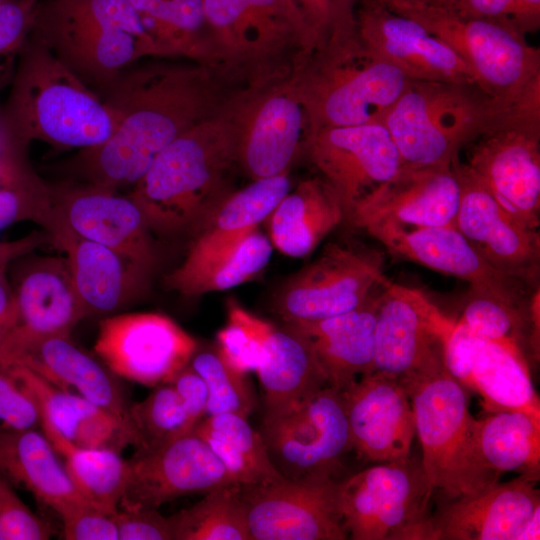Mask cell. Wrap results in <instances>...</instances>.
<instances>
[{"label":"cell","mask_w":540,"mask_h":540,"mask_svg":"<svg viewBox=\"0 0 540 540\" xmlns=\"http://www.w3.org/2000/svg\"><path fill=\"white\" fill-rule=\"evenodd\" d=\"M131 66L100 94L117 117L114 133L62 165L72 179L117 190L133 187L160 152L184 133L182 81Z\"/></svg>","instance_id":"1"},{"label":"cell","mask_w":540,"mask_h":540,"mask_svg":"<svg viewBox=\"0 0 540 540\" xmlns=\"http://www.w3.org/2000/svg\"><path fill=\"white\" fill-rule=\"evenodd\" d=\"M8 87L5 119L26 146L40 141L80 151L103 144L116 129L117 117L102 98L32 32Z\"/></svg>","instance_id":"2"},{"label":"cell","mask_w":540,"mask_h":540,"mask_svg":"<svg viewBox=\"0 0 540 540\" xmlns=\"http://www.w3.org/2000/svg\"><path fill=\"white\" fill-rule=\"evenodd\" d=\"M513 104H501L475 83L413 81L382 123L403 165H452L460 150L481 135L508 123Z\"/></svg>","instance_id":"3"},{"label":"cell","mask_w":540,"mask_h":540,"mask_svg":"<svg viewBox=\"0 0 540 540\" xmlns=\"http://www.w3.org/2000/svg\"><path fill=\"white\" fill-rule=\"evenodd\" d=\"M31 32L100 94L155 46L129 0H39Z\"/></svg>","instance_id":"4"},{"label":"cell","mask_w":540,"mask_h":540,"mask_svg":"<svg viewBox=\"0 0 540 540\" xmlns=\"http://www.w3.org/2000/svg\"><path fill=\"white\" fill-rule=\"evenodd\" d=\"M408 17L445 42L468 66L476 85L510 106L540 75L539 48L510 25L471 16L453 7L418 0L379 2Z\"/></svg>","instance_id":"5"},{"label":"cell","mask_w":540,"mask_h":540,"mask_svg":"<svg viewBox=\"0 0 540 540\" xmlns=\"http://www.w3.org/2000/svg\"><path fill=\"white\" fill-rule=\"evenodd\" d=\"M404 386L421 444V464L434 491L453 499L497 482L499 477L479 456L477 419L470 414L465 388L445 367Z\"/></svg>","instance_id":"6"},{"label":"cell","mask_w":540,"mask_h":540,"mask_svg":"<svg viewBox=\"0 0 540 540\" xmlns=\"http://www.w3.org/2000/svg\"><path fill=\"white\" fill-rule=\"evenodd\" d=\"M259 432L273 465L286 479H344V461L354 449L341 389L328 384L264 413Z\"/></svg>","instance_id":"7"},{"label":"cell","mask_w":540,"mask_h":540,"mask_svg":"<svg viewBox=\"0 0 540 540\" xmlns=\"http://www.w3.org/2000/svg\"><path fill=\"white\" fill-rule=\"evenodd\" d=\"M433 487L421 460L381 462L339 482V508L348 539L408 540L428 514Z\"/></svg>","instance_id":"8"},{"label":"cell","mask_w":540,"mask_h":540,"mask_svg":"<svg viewBox=\"0 0 540 540\" xmlns=\"http://www.w3.org/2000/svg\"><path fill=\"white\" fill-rule=\"evenodd\" d=\"M217 155L203 139L183 133L156 157L129 195L153 234L195 233L215 210L210 190Z\"/></svg>","instance_id":"9"},{"label":"cell","mask_w":540,"mask_h":540,"mask_svg":"<svg viewBox=\"0 0 540 540\" xmlns=\"http://www.w3.org/2000/svg\"><path fill=\"white\" fill-rule=\"evenodd\" d=\"M383 253L364 246L329 243L290 276L273 300L284 323L317 321L362 305L387 278Z\"/></svg>","instance_id":"10"},{"label":"cell","mask_w":540,"mask_h":540,"mask_svg":"<svg viewBox=\"0 0 540 540\" xmlns=\"http://www.w3.org/2000/svg\"><path fill=\"white\" fill-rule=\"evenodd\" d=\"M454 323L420 290L387 279L380 293L372 372L406 385L444 368V341Z\"/></svg>","instance_id":"11"},{"label":"cell","mask_w":540,"mask_h":540,"mask_svg":"<svg viewBox=\"0 0 540 540\" xmlns=\"http://www.w3.org/2000/svg\"><path fill=\"white\" fill-rule=\"evenodd\" d=\"M199 344L167 315L121 313L99 323L94 350L117 377L155 387L189 364Z\"/></svg>","instance_id":"12"},{"label":"cell","mask_w":540,"mask_h":540,"mask_svg":"<svg viewBox=\"0 0 540 540\" xmlns=\"http://www.w3.org/2000/svg\"><path fill=\"white\" fill-rule=\"evenodd\" d=\"M341 480L293 481L242 486L251 540H346L338 500Z\"/></svg>","instance_id":"13"},{"label":"cell","mask_w":540,"mask_h":540,"mask_svg":"<svg viewBox=\"0 0 540 540\" xmlns=\"http://www.w3.org/2000/svg\"><path fill=\"white\" fill-rule=\"evenodd\" d=\"M51 188V225L58 222L84 239L112 248L152 271L156 269L158 252L153 233L129 194L72 179Z\"/></svg>","instance_id":"14"},{"label":"cell","mask_w":540,"mask_h":540,"mask_svg":"<svg viewBox=\"0 0 540 540\" xmlns=\"http://www.w3.org/2000/svg\"><path fill=\"white\" fill-rule=\"evenodd\" d=\"M471 144L469 171L506 211L539 230L540 127L507 123Z\"/></svg>","instance_id":"15"},{"label":"cell","mask_w":540,"mask_h":540,"mask_svg":"<svg viewBox=\"0 0 540 540\" xmlns=\"http://www.w3.org/2000/svg\"><path fill=\"white\" fill-rule=\"evenodd\" d=\"M460 185L455 227L496 270L538 286L540 233L506 211L458 158L452 163Z\"/></svg>","instance_id":"16"},{"label":"cell","mask_w":540,"mask_h":540,"mask_svg":"<svg viewBox=\"0 0 540 540\" xmlns=\"http://www.w3.org/2000/svg\"><path fill=\"white\" fill-rule=\"evenodd\" d=\"M538 481L519 475L444 499L416 526L413 540H516L525 522L540 508Z\"/></svg>","instance_id":"17"},{"label":"cell","mask_w":540,"mask_h":540,"mask_svg":"<svg viewBox=\"0 0 540 540\" xmlns=\"http://www.w3.org/2000/svg\"><path fill=\"white\" fill-rule=\"evenodd\" d=\"M128 464L122 510L158 509L190 493L237 483L193 430L157 449L134 453Z\"/></svg>","instance_id":"18"},{"label":"cell","mask_w":540,"mask_h":540,"mask_svg":"<svg viewBox=\"0 0 540 540\" xmlns=\"http://www.w3.org/2000/svg\"><path fill=\"white\" fill-rule=\"evenodd\" d=\"M391 254L466 281L470 291L527 308L526 284L492 267L454 226L403 228L377 223L363 228Z\"/></svg>","instance_id":"19"},{"label":"cell","mask_w":540,"mask_h":540,"mask_svg":"<svg viewBox=\"0 0 540 540\" xmlns=\"http://www.w3.org/2000/svg\"><path fill=\"white\" fill-rule=\"evenodd\" d=\"M459 202L460 185L452 165H402L394 177L359 199L346 221L359 229L377 223L455 227Z\"/></svg>","instance_id":"20"},{"label":"cell","mask_w":540,"mask_h":540,"mask_svg":"<svg viewBox=\"0 0 540 540\" xmlns=\"http://www.w3.org/2000/svg\"><path fill=\"white\" fill-rule=\"evenodd\" d=\"M21 366L55 387L82 397L130 423L131 404L102 362L70 336L7 338L0 345V367Z\"/></svg>","instance_id":"21"},{"label":"cell","mask_w":540,"mask_h":540,"mask_svg":"<svg viewBox=\"0 0 540 540\" xmlns=\"http://www.w3.org/2000/svg\"><path fill=\"white\" fill-rule=\"evenodd\" d=\"M341 392L358 456L374 463L410 457L415 420L409 393L401 382L370 372Z\"/></svg>","instance_id":"22"},{"label":"cell","mask_w":540,"mask_h":540,"mask_svg":"<svg viewBox=\"0 0 540 540\" xmlns=\"http://www.w3.org/2000/svg\"><path fill=\"white\" fill-rule=\"evenodd\" d=\"M60 249L85 315H113L147 294L154 271L126 255L84 239L58 222L46 231Z\"/></svg>","instance_id":"23"},{"label":"cell","mask_w":540,"mask_h":540,"mask_svg":"<svg viewBox=\"0 0 540 540\" xmlns=\"http://www.w3.org/2000/svg\"><path fill=\"white\" fill-rule=\"evenodd\" d=\"M314 153L343 206L345 220L359 199L394 177L403 165L383 123L329 127Z\"/></svg>","instance_id":"24"},{"label":"cell","mask_w":540,"mask_h":540,"mask_svg":"<svg viewBox=\"0 0 540 540\" xmlns=\"http://www.w3.org/2000/svg\"><path fill=\"white\" fill-rule=\"evenodd\" d=\"M32 253L18 258L9 267L16 324L4 340L70 336L86 317L66 258Z\"/></svg>","instance_id":"25"},{"label":"cell","mask_w":540,"mask_h":540,"mask_svg":"<svg viewBox=\"0 0 540 540\" xmlns=\"http://www.w3.org/2000/svg\"><path fill=\"white\" fill-rule=\"evenodd\" d=\"M362 25L363 45L409 80L475 83L461 58L418 22L370 0ZM476 84V83H475Z\"/></svg>","instance_id":"26"},{"label":"cell","mask_w":540,"mask_h":540,"mask_svg":"<svg viewBox=\"0 0 540 540\" xmlns=\"http://www.w3.org/2000/svg\"><path fill=\"white\" fill-rule=\"evenodd\" d=\"M382 288L346 313L317 321L284 323L310 343L329 385L343 389L373 371Z\"/></svg>","instance_id":"27"},{"label":"cell","mask_w":540,"mask_h":540,"mask_svg":"<svg viewBox=\"0 0 540 540\" xmlns=\"http://www.w3.org/2000/svg\"><path fill=\"white\" fill-rule=\"evenodd\" d=\"M0 368L8 370L33 395L41 418L70 443L118 452L135 445L132 426L111 412L55 387L24 367Z\"/></svg>","instance_id":"28"},{"label":"cell","mask_w":540,"mask_h":540,"mask_svg":"<svg viewBox=\"0 0 540 540\" xmlns=\"http://www.w3.org/2000/svg\"><path fill=\"white\" fill-rule=\"evenodd\" d=\"M283 175L260 178L218 206L194 233L185 258L178 266L190 269L209 262L237 247L259 228L289 192Z\"/></svg>","instance_id":"29"},{"label":"cell","mask_w":540,"mask_h":540,"mask_svg":"<svg viewBox=\"0 0 540 540\" xmlns=\"http://www.w3.org/2000/svg\"><path fill=\"white\" fill-rule=\"evenodd\" d=\"M0 474L58 515L72 505L87 502L41 429L0 431Z\"/></svg>","instance_id":"30"},{"label":"cell","mask_w":540,"mask_h":540,"mask_svg":"<svg viewBox=\"0 0 540 540\" xmlns=\"http://www.w3.org/2000/svg\"><path fill=\"white\" fill-rule=\"evenodd\" d=\"M409 82L399 69L370 52L361 67L339 74L327 89L323 117L329 127L382 123Z\"/></svg>","instance_id":"31"},{"label":"cell","mask_w":540,"mask_h":540,"mask_svg":"<svg viewBox=\"0 0 540 540\" xmlns=\"http://www.w3.org/2000/svg\"><path fill=\"white\" fill-rule=\"evenodd\" d=\"M264 397V413L283 408L328 381L307 339L284 324L270 322L263 343V358L255 370Z\"/></svg>","instance_id":"32"},{"label":"cell","mask_w":540,"mask_h":540,"mask_svg":"<svg viewBox=\"0 0 540 540\" xmlns=\"http://www.w3.org/2000/svg\"><path fill=\"white\" fill-rule=\"evenodd\" d=\"M343 220V206L332 188L311 182L288 192L265 221L274 248L286 256L303 258Z\"/></svg>","instance_id":"33"},{"label":"cell","mask_w":540,"mask_h":540,"mask_svg":"<svg viewBox=\"0 0 540 540\" xmlns=\"http://www.w3.org/2000/svg\"><path fill=\"white\" fill-rule=\"evenodd\" d=\"M471 391L488 413L519 411L540 420V401L530 367L502 347L474 336Z\"/></svg>","instance_id":"34"},{"label":"cell","mask_w":540,"mask_h":540,"mask_svg":"<svg viewBox=\"0 0 540 540\" xmlns=\"http://www.w3.org/2000/svg\"><path fill=\"white\" fill-rule=\"evenodd\" d=\"M193 431L240 485L265 484L283 477L273 465L261 433L248 418L234 413L208 415Z\"/></svg>","instance_id":"35"},{"label":"cell","mask_w":540,"mask_h":540,"mask_svg":"<svg viewBox=\"0 0 540 540\" xmlns=\"http://www.w3.org/2000/svg\"><path fill=\"white\" fill-rule=\"evenodd\" d=\"M476 444L484 466L540 478V420L519 411L488 413L477 420Z\"/></svg>","instance_id":"36"},{"label":"cell","mask_w":540,"mask_h":540,"mask_svg":"<svg viewBox=\"0 0 540 540\" xmlns=\"http://www.w3.org/2000/svg\"><path fill=\"white\" fill-rule=\"evenodd\" d=\"M40 429L58 452L80 495L101 511L117 512L129 469L128 460L122 457L121 452L76 446L42 418Z\"/></svg>","instance_id":"37"},{"label":"cell","mask_w":540,"mask_h":540,"mask_svg":"<svg viewBox=\"0 0 540 540\" xmlns=\"http://www.w3.org/2000/svg\"><path fill=\"white\" fill-rule=\"evenodd\" d=\"M272 249L268 236L257 228L237 247L209 262L190 269L176 267L164 278V286L185 297L237 287L267 266Z\"/></svg>","instance_id":"38"},{"label":"cell","mask_w":540,"mask_h":540,"mask_svg":"<svg viewBox=\"0 0 540 540\" xmlns=\"http://www.w3.org/2000/svg\"><path fill=\"white\" fill-rule=\"evenodd\" d=\"M301 112L291 99L276 97L261 109L245 147V164L257 179L283 174L293 158Z\"/></svg>","instance_id":"39"},{"label":"cell","mask_w":540,"mask_h":540,"mask_svg":"<svg viewBox=\"0 0 540 540\" xmlns=\"http://www.w3.org/2000/svg\"><path fill=\"white\" fill-rule=\"evenodd\" d=\"M169 520L172 540H251L238 483L206 492Z\"/></svg>","instance_id":"40"},{"label":"cell","mask_w":540,"mask_h":540,"mask_svg":"<svg viewBox=\"0 0 540 540\" xmlns=\"http://www.w3.org/2000/svg\"><path fill=\"white\" fill-rule=\"evenodd\" d=\"M54 217L51 184L32 167L28 150L0 158V230L32 221L45 231Z\"/></svg>","instance_id":"41"},{"label":"cell","mask_w":540,"mask_h":540,"mask_svg":"<svg viewBox=\"0 0 540 540\" xmlns=\"http://www.w3.org/2000/svg\"><path fill=\"white\" fill-rule=\"evenodd\" d=\"M456 320L475 337L502 347L529 366V306L517 307L493 296L470 291Z\"/></svg>","instance_id":"42"},{"label":"cell","mask_w":540,"mask_h":540,"mask_svg":"<svg viewBox=\"0 0 540 540\" xmlns=\"http://www.w3.org/2000/svg\"><path fill=\"white\" fill-rule=\"evenodd\" d=\"M152 388L142 401L132 403L130 407L135 453L157 449L191 432L196 426L169 382Z\"/></svg>","instance_id":"43"},{"label":"cell","mask_w":540,"mask_h":540,"mask_svg":"<svg viewBox=\"0 0 540 540\" xmlns=\"http://www.w3.org/2000/svg\"><path fill=\"white\" fill-rule=\"evenodd\" d=\"M189 365L202 377L208 390L207 414L234 413L248 418L256 406V395L248 373L231 366L216 345L198 346Z\"/></svg>","instance_id":"44"},{"label":"cell","mask_w":540,"mask_h":540,"mask_svg":"<svg viewBox=\"0 0 540 540\" xmlns=\"http://www.w3.org/2000/svg\"><path fill=\"white\" fill-rule=\"evenodd\" d=\"M270 322L248 311L235 299L227 302V323L216 335L221 356L237 370L255 371L263 358Z\"/></svg>","instance_id":"45"},{"label":"cell","mask_w":540,"mask_h":540,"mask_svg":"<svg viewBox=\"0 0 540 540\" xmlns=\"http://www.w3.org/2000/svg\"><path fill=\"white\" fill-rule=\"evenodd\" d=\"M39 0H8L0 7V93L9 86L19 52L31 33Z\"/></svg>","instance_id":"46"},{"label":"cell","mask_w":540,"mask_h":540,"mask_svg":"<svg viewBox=\"0 0 540 540\" xmlns=\"http://www.w3.org/2000/svg\"><path fill=\"white\" fill-rule=\"evenodd\" d=\"M53 528L35 514L0 474V540H47Z\"/></svg>","instance_id":"47"},{"label":"cell","mask_w":540,"mask_h":540,"mask_svg":"<svg viewBox=\"0 0 540 540\" xmlns=\"http://www.w3.org/2000/svg\"><path fill=\"white\" fill-rule=\"evenodd\" d=\"M448 5L471 16L510 25L524 35L540 27V0H451Z\"/></svg>","instance_id":"48"},{"label":"cell","mask_w":540,"mask_h":540,"mask_svg":"<svg viewBox=\"0 0 540 540\" xmlns=\"http://www.w3.org/2000/svg\"><path fill=\"white\" fill-rule=\"evenodd\" d=\"M150 34L163 26L182 32L193 31L204 18L203 0H129Z\"/></svg>","instance_id":"49"},{"label":"cell","mask_w":540,"mask_h":540,"mask_svg":"<svg viewBox=\"0 0 540 540\" xmlns=\"http://www.w3.org/2000/svg\"><path fill=\"white\" fill-rule=\"evenodd\" d=\"M41 411L33 395L0 368V431L40 429Z\"/></svg>","instance_id":"50"},{"label":"cell","mask_w":540,"mask_h":540,"mask_svg":"<svg viewBox=\"0 0 540 540\" xmlns=\"http://www.w3.org/2000/svg\"><path fill=\"white\" fill-rule=\"evenodd\" d=\"M62 538L66 540H119L113 514L88 502L70 506L59 514Z\"/></svg>","instance_id":"51"},{"label":"cell","mask_w":540,"mask_h":540,"mask_svg":"<svg viewBox=\"0 0 540 540\" xmlns=\"http://www.w3.org/2000/svg\"><path fill=\"white\" fill-rule=\"evenodd\" d=\"M113 517L119 540H172L169 517L158 509H118Z\"/></svg>","instance_id":"52"},{"label":"cell","mask_w":540,"mask_h":540,"mask_svg":"<svg viewBox=\"0 0 540 540\" xmlns=\"http://www.w3.org/2000/svg\"><path fill=\"white\" fill-rule=\"evenodd\" d=\"M474 335L460 322L455 323L446 336L443 347L445 369L464 388L471 387V355Z\"/></svg>","instance_id":"53"},{"label":"cell","mask_w":540,"mask_h":540,"mask_svg":"<svg viewBox=\"0 0 540 540\" xmlns=\"http://www.w3.org/2000/svg\"><path fill=\"white\" fill-rule=\"evenodd\" d=\"M197 424L207 414L208 390L202 377L188 364L169 382Z\"/></svg>","instance_id":"54"},{"label":"cell","mask_w":540,"mask_h":540,"mask_svg":"<svg viewBox=\"0 0 540 540\" xmlns=\"http://www.w3.org/2000/svg\"><path fill=\"white\" fill-rule=\"evenodd\" d=\"M48 240L49 236L46 231L45 233L34 231L16 240L0 241V272L7 271L12 262L33 252L39 245Z\"/></svg>","instance_id":"55"},{"label":"cell","mask_w":540,"mask_h":540,"mask_svg":"<svg viewBox=\"0 0 540 540\" xmlns=\"http://www.w3.org/2000/svg\"><path fill=\"white\" fill-rule=\"evenodd\" d=\"M259 0H203L204 14L216 25H228Z\"/></svg>","instance_id":"56"},{"label":"cell","mask_w":540,"mask_h":540,"mask_svg":"<svg viewBox=\"0 0 540 540\" xmlns=\"http://www.w3.org/2000/svg\"><path fill=\"white\" fill-rule=\"evenodd\" d=\"M16 324V305L7 271L0 272V345Z\"/></svg>","instance_id":"57"},{"label":"cell","mask_w":540,"mask_h":540,"mask_svg":"<svg viewBox=\"0 0 540 540\" xmlns=\"http://www.w3.org/2000/svg\"><path fill=\"white\" fill-rule=\"evenodd\" d=\"M29 146L21 143L7 125L3 103L0 102V158L18 150H28Z\"/></svg>","instance_id":"58"},{"label":"cell","mask_w":540,"mask_h":540,"mask_svg":"<svg viewBox=\"0 0 540 540\" xmlns=\"http://www.w3.org/2000/svg\"><path fill=\"white\" fill-rule=\"evenodd\" d=\"M540 508H538L520 529L516 540L539 539Z\"/></svg>","instance_id":"59"},{"label":"cell","mask_w":540,"mask_h":540,"mask_svg":"<svg viewBox=\"0 0 540 540\" xmlns=\"http://www.w3.org/2000/svg\"><path fill=\"white\" fill-rule=\"evenodd\" d=\"M374 1L384 2V1H388V0H374ZM418 1L436 2V3H441V4H447V0H418Z\"/></svg>","instance_id":"60"},{"label":"cell","mask_w":540,"mask_h":540,"mask_svg":"<svg viewBox=\"0 0 540 540\" xmlns=\"http://www.w3.org/2000/svg\"><path fill=\"white\" fill-rule=\"evenodd\" d=\"M273 0H259L258 5H265L271 3Z\"/></svg>","instance_id":"61"},{"label":"cell","mask_w":540,"mask_h":540,"mask_svg":"<svg viewBox=\"0 0 540 540\" xmlns=\"http://www.w3.org/2000/svg\"><path fill=\"white\" fill-rule=\"evenodd\" d=\"M8 0H0V7L5 3L7 2Z\"/></svg>","instance_id":"62"},{"label":"cell","mask_w":540,"mask_h":540,"mask_svg":"<svg viewBox=\"0 0 540 540\" xmlns=\"http://www.w3.org/2000/svg\"><path fill=\"white\" fill-rule=\"evenodd\" d=\"M450 2H451V0H447V4H446V5H448Z\"/></svg>","instance_id":"63"}]
</instances>
